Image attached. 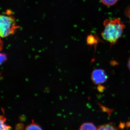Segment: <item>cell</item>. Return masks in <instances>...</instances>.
<instances>
[{
  "label": "cell",
  "instance_id": "5b68a950",
  "mask_svg": "<svg viewBox=\"0 0 130 130\" xmlns=\"http://www.w3.org/2000/svg\"><path fill=\"white\" fill-rule=\"evenodd\" d=\"M79 130H98V129L93 123L88 122L82 124Z\"/></svg>",
  "mask_w": 130,
  "mask_h": 130
},
{
  "label": "cell",
  "instance_id": "7c38bea8",
  "mask_svg": "<svg viewBox=\"0 0 130 130\" xmlns=\"http://www.w3.org/2000/svg\"><path fill=\"white\" fill-rule=\"evenodd\" d=\"M124 14L126 17L130 20V6L128 7L125 10Z\"/></svg>",
  "mask_w": 130,
  "mask_h": 130
},
{
  "label": "cell",
  "instance_id": "277c9868",
  "mask_svg": "<svg viewBox=\"0 0 130 130\" xmlns=\"http://www.w3.org/2000/svg\"><path fill=\"white\" fill-rule=\"evenodd\" d=\"M98 41H101V40L96 35H89L87 37V39H86L87 44L90 46L93 45H95V46L99 42Z\"/></svg>",
  "mask_w": 130,
  "mask_h": 130
},
{
  "label": "cell",
  "instance_id": "8fae6325",
  "mask_svg": "<svg viewBox=\"0 0 130 130\" xmlns=\"http://www.w3.org/2000/svg\"><path fill=\"white\" fill-rule=\"evenodd\" d=\"M24 128V125L23 124L19 123L15 126V130H23Z\"/></svg>",
  "mask_w": 130,
  "mask_h": 130
},
{
  "label": "cell",
  "instance_id": "6da1fadb",
  "mask_svg": "<svg viewBox=\"0 0 130 130\" xmlns=\"http://www.w3.org/2000/svg\"><path fill=\"white\" fill-rule=\"evenodd\" d=\"M104 29L101 33L104 40L108 42L111 45L116 44L121 37L125 25L121 20L107 19L103 22Z\"/></svg>",
  "mask_w": 130,
  "mask_h": 130
},
{
  "label": "cell",
  "instance_id": "3957f363",
  "mask_svg": "<svg viewBox=\"0 0 130 130\" xmlns=\"http://www.w3.org/2000/svg\"><path fill=\"white\" fill-rule=\"evenodd\" d=\"M108 77L104 70L96 69L93 70L91 74V79L95 85L104 83L107 81Z\"/></svg>",
  "mask_w": 130,
  "mask_h": 130
},
{
  "label": "cell",
  "instance_id": "9c48e42d",
  "mask_svg": "<svg viewBox=\"0 0 130 130\" xmlns=\"http://www.w3.org/2000/svg\"><path fill=\"white\" fill-rule=\"evenodd\" d=\"M102 3L107 7H111L116 4L118 0H101Z\"/></svg>",
  "mask_w": 130,
  "mask_h": 130
},
{
  "label": "cell",
  "instance_id": "8992f818",
  "mask_svg": "<svg viewBox=\"0 0 130 130\" xmlns=\"http://www.w3.org/2000/svg\"><path fill=\"white\" fill-rule=\"evenodd\" d=\"M6 119L3 116H0V130H11V127L5 124Z\"/></svg>",
  "mask_w": 130,
  "mask_h": 130
},
{
  "label": "cell",
  "instance_id": "52a82bcc",
  "mask_svg": "<svg viewBox=\"0 0 130 130\" xmlns=\"http://www.w3.org/2000/svg\"><path fill=\"white\" fill-rule=\"evenodd\" d=\"M24 130H43L41 127L37 123H34L32 120V123L28 125Z\"/></svg>",
  "mask_w": 130,
  "mask_h": 130
},
{
  "label": "cell",
  "instance_id": "30bf717a",
  "mask_svg": "<svg viewBox=\"0 0 130 130\" xmlns=\"http://www.w3.org/2000/svg\"><path fill=\"white\" fill-rule=\"evenodd\" d=\"M7 58L6 54L0 53V66L7 60Z\"/></svg>",
  "mask_w": 130,
  "mask_h": 130
},
{
  "label": "cell",
  "instance_id": "5bb4252c",
  "mask_svg": "<svg viewBox=\"0 0 130 130\" xmlns=\"http://www.w3.org/2000/svg\"><path fill=\"white\" fill-rule=\"evenodd\" d=\"M127 66H128V69L130 71V58H129L128 60V63H127Z\"/></svg>",
  "mask_w": 130,
  "mask_h": 130
},
{
  "label": "cell",
  "instance_id": "4fadbf2b",
  "mask_svg": "<svg viewBox=\"0 0 130 130\" xmlns=\"http://www.w3.org/2000/svg\"><path fill=\"white\" fill-rule=\"evenodd\" d=\"M3 46V42L2 41L1 37H0V51L2 50Z\"/></svg>",
  "mask_w": 130,
  "mask_h": 130
},
{
  "label": "cell",
  "instance_id": "7a4b0ae2",
  "mask_svg": "<svg viewBox=\"0 0 130 130\" xmlns=\"http://www.w3.org/2000/svg\"><path fill=\"white\" fill-rule=\"evenodd\" d=\"M20 27L12 16L0 15V37H6L13 34Z\"/></svg>",
  "mask_w": 130,
  "mask_h": 130
},
{
  "label": "cell",
  "instance_id": "ba28073f",
  "mask_svg": "<svg viewBox=\"0 0 130 130\" xmlns=\"http://www.w3.org/2000/svg\"><path fill=\"white\" fill-rule=\"evenodd\" d=\"M98 130H118L116 127L111 124H107L99 126Z\"/></svg>",
  "mask_w": 130,
  "mask_h": 130
},
{
  "label": "cell",
  "instance_id": "9a60e30c",
  "mask_svg": "<svg viewBox=\"0 0 130 130\" xmlns=\"http://www.w3.org/2000/svg\"><path fill=\"white\" fill-rule=\"evenodd\" d=\"M0 75H1V73H0Z\"/></svg>",
  "mask_w": 130,
  "mask_h": 130
}]
</instances>
